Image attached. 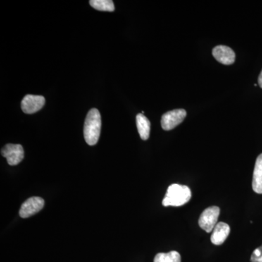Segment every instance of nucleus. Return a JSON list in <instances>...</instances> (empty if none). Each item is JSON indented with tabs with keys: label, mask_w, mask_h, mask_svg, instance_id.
Here are the masks:
<instances>
[{
	"label": "nucleus",
	"mask_w": 262,
	"mask_h": 262,
	"mask_svg": "<svg viewBox=\"0 0 262 262\" xmlns=\"http://www.w3.org/2000/svg\"><path fill=\"white\" fill-rule=\"evenodd\" d=\"M101 129V117L96 108L90 110L84 125V137L90 146L96 145L99 139Z\"/></svg>",
	"instance_id": "obj_1"
},
{
	"label": "nucleus",
	"mask_w": 262,
	"mask_h": 262,
	"mask_svg": "<svg viewBox=\"0 0 262 262\" xmlns=\"http://www.w3.org/2000/svg\"><path fill=\"white\" fill-rule=\"evenodd\" d=\"M44 206L45 201L42 198L32 196L22 204L19 211V215L23 219L29 218L40 211Z\"/></svg>",
	"instance_id": "obj_6"
},
{
	"label": "nucleus",
	"mask_w": 262,
	"mask_h": 262,
	"mask_svg": "<svg viewBox=\"0 0 262 262\" xmlns=\"http://www.w3.org/2000/svg\"><path fill=\"white\" fill-rule=\"evenodd\" d=\"M187 116V112L183 108L172 110L164 114L161 119V125L163 130H170L184 121Z\"/></svg>",
	"instance_id": "obj_4"
},
{
	"label": "nucleus",
	"mask_w": 262,
	"mask_h": 262,
	"mask_svg": "<svg viewBox=\"0 0 262 262\" xmlns=\"http://www.w3.org/2000/svg\"><path fill=\"white\" fill-rule=\"evenodd\" d=\"M229 233H230L229 226L225 222H220L215 225L213 230V233L211 234L212 244L215 246H220V245L223 244Z\"/></svg>",
	"instance_id": "obj_9"
},
{
	"label": "nucleus",
	"mask_w": 262,
	"mask_h": 262,
	"mask_svg": "<svg viewBox=\"0 0 262 262\" xmlns=\"http://www.w3.org/2000/svg\"><path fill=\"white\" fill-rule=\"evenodd\" d=\"M136 125L141 139L142 140H147L150 134V122L147 117L143 114H138L136 115Z\"/></svg>",
	"instance_id": "obj_11"
},
{
	"label": "nucleus",
	"mask_w": 262,
	"mask_h": 262,
	"mask_svg": "<svg viewBox=\"0 0 262 262\" xmlns=\"http://www.w3.org/2000/svg\"><path fill=\"white\" fill-rule=\"evenodd\" d=\"M1 154L10 165H16L24 159V148L20 144H8L2 149Z\"/></svg>",
	"instance_id": "obj_5"
},
{
	"label": "nucleus",
	"mask_w": 262,
	"mask_h": 262,
	"mask_svg": "<svg viewBox=\"0 0 262 262\" xmlns=\"http://www.w3.org/2000/svg\"><path fill=\"white\" fill-rule=\"evenodd\" d=\"M192 192L187 186L171 184L167 190L163 201V206L179 207L184 206L190 201Z\"/></svg>",
	"instance_id": "obj_2"
},
{
	"label": "nucleus",
	"mask_w": 262,
	"mask_h": 262,
	"mask_svg": "<svg viewBox=\"0 0 262 262\" xmlns=\"http://www.w3.org/2000/svg\"><path fill=\"white\" fill-rule=\"evenodd\" d=\"M90 5L100 11H115V5L112 0H91Z\"/></svg>",
	"instance_id": "obj_13"
},
{
	"label": "nucleus",
	"mask_w": 262,
	"mask_h": 262,
	"mask_svg": "<svg viewBox=\"0 0 262 262\" xmlns=\"http://www.w3.org/2000/svg\"><path fill=\"white\" fill-rule=\"evenodd\" d=\"M212 53H213V56L215 59L223 64H232L235 60V53L233 50L227 46H215Z\"/></svg>",
	"instance_id": "obj_8"
},
{
	"label": "nucleus",
	"mask_w": 262,
	"mask_h": 262,
	"mask_svg": "<svg viewBox=\"0 0 262 262\" xmlns=\"http://www.w3.org/2000/svg\"><path fill=\"white\" fill-rule=\"evenodd\" d=\"M46 99L42 96L27 95L21 101V108L24 113L34 114L37 113L44 106Z\"/></svg>",
	"instance_id": "obj_7"
},
{
	"label": "nucleus",
	"mask_w": 262,
	"mask_h": 262,
	"mask_svg": "<svg viewBox=\"0 0 262 262\" xmlns=\"http://www.w3.org/2000/svg\"><path fill=\"white\" fill-rule=\"evenodd\" d=\"M252 187L255 192L262 194V154L258 155L255 164Z\"/></svg>",
	"instance_id": "obj_10"
},
{
	"label": "nucleus",
	"mask_w": 262,
	"mask_h": 262,
	"mask_svg": "<svg viewBox=\"0 0 262 262\" xmlns=\"http://www.w3.org/2000/svg\"><path fill=\"white\" fill-rule=\"evenodd\" d=\"M154 262H182L180 254L177 251L160 253L155 256Z\"/></svg>",
	"instance_id": "obj_12"
},
{
	"label": "nucleus",
	"mask_w": 262,
	"mask_h": 262,
	"mask_svg": "<svg viewBox=\"0 0 262 262\" xmlns=\"http://www.w3.org/2000/svg\"><path fill=\"white\" fill-rule=\"evenodd\" d=\"M220 214V208L217 206H211L206 208L200 216L198 224L202 229L206 232H211L217 225L219 216Z\"/></svg>",
	"instance_id": "obj_3"
},
{
	"label": "nucleus",
	"mask_w": 262,
	"mask_h": 262,
	"mask_svg": "<svg viewBox=\"0 0 262 262\" xmlns=\"http://www.w3.org/2000/svg\"><path fill=\"white\" fill-rule=\"evenodd\" d=\"M258 84H259L260 87L262 89V70L261 73H260L259 76H258Z\"/></svg>",
	"instance_id": "obj_15"
},
{
	"label": "nucleus",
	"mask_w": 262,
	"mask_h": 262,
	"mask_svg": "<svg viewBox=\"0 0 262 262\" xmlns=\"http://www.w3.org/2000/svg\"><path fill=\"white\" fill-rule=\"evenodd\" d=\"M251 262H262V246L253 251L251 257Z\"/></svg>",
	"instance_id": "obj_14"
}]
</instances>
